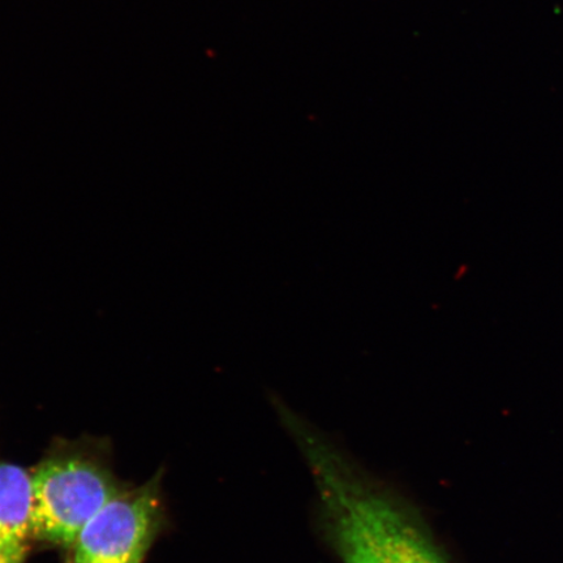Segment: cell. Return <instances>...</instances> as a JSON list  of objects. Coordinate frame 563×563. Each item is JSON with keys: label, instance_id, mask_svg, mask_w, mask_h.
I'll list each match as a JSON object with an SVG mask.
<instances>
[{"label": "cell", "instance_id": "obj_2", "mask_svg": "<svg viewBox=\"0 0 563 563\" xmlns=\"http://www.w3.org/2000/svg\"><path fill=\"white\" fill-rule=\"evenodd\" d=\"M33 538L73 548L82 528L122 490L108 468L90 457L62 454L32 474Z\"/></svg>", "mask_w": 563, "mask_h": 563}, {"label": "cell", "instance_id": "obj_1", "mask_svg": "<svg viewBox=\"0 0 563 563\" xmlns=\"http://www.w3.org/2000/svg\"><path fill=\"white\" fill-rule=\"evenodd\" d=\"M323 520L344 563H446L396 503L368 487L340 457L305 434Z\"/></svg>", "mask_w": 563, "mask_h": 563}, {"label": "cell", "instance_id": "obj_3", "mask_svg": "<svg viewBox=\"0 0 563 563\" xmlns=\"http://www.w3.org/2000/svg\"><path fill=\"white\" fill-rule=\"evenodd\" d=\"M162 520L158 481L122 490L77 538L74 563H141Z\"/></svg>", "mask_w": 563, "mask_h": 563}, {"label": "cell", "instance_id": "obj_5", "mask_svg": "<svg viewBox=\"0 0 563 563\" xmlns=\"http://www.w3.org/2000/svg\"><path fill=\"white\" fill-rule=\"evenodd\" d=\"M26 551H12L0 547V563H23Z\"/></svg>", "mask_w": 563, "mask_h": 563}, {"label": "cell", "instance_id": "obj_4", "mask_svg": "<svg viewBox=\"0 0 563 563\" xmlns=\"http://www.w3.org/2000/svg\"><path fill=\"white\" fill-rule=\"evenodd\" d=\"M33 538L32 474L16 464L0 463V547L26 551Z\"/></svg>", "mask_w": 563, "mask_h": 563}]
</instances>
